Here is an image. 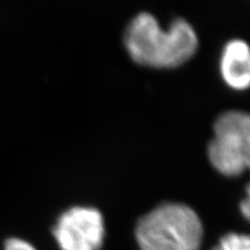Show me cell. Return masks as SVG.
Returning a JSON list of instances; mask_svg holds the SVG:
<instances>
[{
	"label": "cell",
	"mask_w": 250,
	"mask_h": 250,
	"mask_svg": "<svg viewBox=\"0 0 250 250\" xmlns=\"http://www.w3.org/2000/svg\"><path fill=\"white\" fill-rule=\"evenodd\" d=\"M124 46L133 62L154 68H175L198 49V36L186 19L177 18L164 30L154 15L137 14L124 31Z\"/></svg>",
	"instance_id": "6da1fadb"
},
{
	"label": "cell",
	"mask_w": 250,
	"mask_h": 250,
	"mask_svg": "<svg viewBox=\"0 0 250 250\" xmlns=\"http://www.w3.org/2000/svg\"><path fill=\"white\" fill-rule=\"evenodd\" d=\"M134 234L140 250H201L204 228L190 206L164 203L139 219Z\"/></svg>",
	"instance_id": "7a4b0ae2"
},
{
	"label": "cell",
	"mask_w": 250,
	"mask_h": 250,
	"mask_svg": "<svg viewBox=\"0 0 250 250\" xmlns=\"http://www.w3.org/2000/svg\"><path fill=\"white\" fill-rule=\"evenodd\" d=\"M208 156L212 167L224 176H240L248 169L250 117L247 112L226 111L215 120Z\"/></svg>",
	"instance_id": "3957f363"
},
{
	"label": "cell",
	"mask_w": 250,
	"mask_h": 250,
	"mask_svg": "<svg viewBox=\"0 0 250 250\" xmlns=\"http://www.w3.org/2000/svg\"><path fill=\"white\" fill-rule=\"evenodd\" d=\"M52 232L61 250H101L104 219L92 206H73L59 215Z\"/></svg>",
	"instance_id": "277c9868"
},
{
	"label": "cell",
	"mask_w": 250,
	"mask_h": 250,
	"mask_svg": "<svg viewBox=\"0 0 250 250\" xmlns=\"http://www.w3.org/2000/svg\"><path fill=\"white\" fill-rule=\"evenodd\" d=\"M220 73L225 83L235 90H245L250 83V52L243 40L229 41L220 58Z\"/></svg>",
	"instance_id": "5b68a950"
},
{
	"label": "cell",
	"mask_w": 250,
	"mask_h": 250,
	"mask_svg": "<svg viewBox=\"0 0 250 250\" xmlns=\"http://www.w3.org/2000/svg\"><path fill=\"white\" fill-rule=\"evenodd\" d=\"M212 250H250V239L247 234L228 233Z\"/></svg>",
	"instance_id": "8992f818"
},
{
	"label": "cell",
	"mask_w": 250,
	"mask_h": 250,
	"mask_svg": "<svg viewBox=\"0 0 250 250\" xmlns=\"http://www.w3.org/2000/svg\"><path fill=\"white\" fill-rule=\"evenodd\" d=\"M4 250H36L35 247L30 245L28 241H24V240L21 239H8L7 241L5 242V248Z\"/></svg>",
	"instance_id": "52a82bcc"
},
{
	"label": "cell",
	"mask_w": 250,
	"mask_h": 250,
	"mask_svg": "<svg viewBox=\"0 0 250 250\" xmlns=\"http://www.w3.org/2000/svg\"><path fill=\"white\" fill-rule=\"evenodd\" d=\"M248 195H249V190L247 191L245 201H242L241 204H240V210H241V213L246 219H249V213H250V202H249Z\"/></svg>",
	"instance_id": "ba28073f"
}]
</instances>
